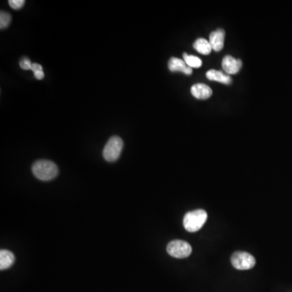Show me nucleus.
I'll use <instances>...</instances> for the list:
<instances>
[{"label": "nucleus", "mask_w": 292, "mask_h": 292, "mask_svg": "<svg viewBox=\"0 0 292 292\" xmlns=\"http://www.w3.org/2000/svg\"><path fill=\"white\" fill-rule=\"evenodd\" d=\"M32 64L31 61L27 58H24L22 60H20V66L24 70H31L32 69Z\"/></svg>", "instance_id": "obj_16"}, {"label": "nucleus", "mask_w": 292, "mask_h": 292, "mask_svg": "<svg viewBox=\"0 0 292 292\" xmlns=\"http://www.w3.org/2000/svg\"><path fill=\"white\" fill-rule=\"evenodd\" d=\"M193 47L196 51L205 55H209L213 50L210 43H209V41H207L205 39H198L195 41V43H193Z\"/></svg>", "instance_id": "obj_12"}, {"label": "nucleus", "mask_w": 292, "mask_h": 292, "mask_svg": "<svg viewBox=\"0 0 292 292\" xmlns=\"http://www.w3.org/2000/svg\"><path fill=\"white\" fill-rule=\"evenodd\" d=\"M9 6L14 9V10H19L20 8L24 6V4H25V1L24 0H10L9 2Z\"/></svg>", "instance_id": "obj_15"}, {"label": "nucleus", "mask_w": 292, "mask_h": 292, "mask_svg": "<svg viewBox=\"0 0 292 292\" xmlns=\"http://www.w3.org/2000/svg\"><path fill=\"white\" fill-rule=\"evenodd\" d=\"M34 77L36 79L43 80L44 78V72L43 71H36L34 72Z\"/></svg>", "instance_id": "obj_18"}, {"label": "nucleus", "mask_w": 292, "mask_h": 292, "mask_svg": "<svg viewBox=\"0 0 292 292\" xmlns=\"http://www.w3.org/2000/svg\"><path fill=\"white\" fill-rule=\"evenodd\" d=\"M224 39H225V31L223 28H217L211 32L209 35V43L213 51H218L223 50L224 47Z\"/></svg>", "instance_id": "obj_7"}, {"label": "nucleus", "mask_w": 292, "mask_h": 292, "mask_svg": "<svg viewBox=\"0 0 292 292\" xmlns=\"http://www.w3.org/2000/svg\"><path fill=\"white\" fill-rule=\"evenodd\" d=\"M184 60L186 64L190 67L191 68H199L202 65V61L198 57L194 55H189L187 53H184Z\"/></svg>", "instance_id": "obj_13"}, {"label": "nucleus", "mask_w": 292, "mask_h": 292, "mask_svg": "<svg viewBox=\"0 0 292 292\" xmlns=\"http://www.w3.org/2000/svg\"><path fill=\"white\" fill-rule=\"evenodd\" d=\"M166 251L173 258H186L191 255L193 249L189 243L176 239L168 243Z\"/></svg>", "instance_id": "obj_5"}, {"label": "nucleus", "mask_w": 292, "mask_h": 292, "mask_svg": "<svg viewBox=\"0 0 292 292\" xmlns=\"http://www.w3.org/2000/svg\"><path fill=\"white\" fill-rule=\"evenodd\" d=\"M206 212L203 209L190 211L184 217V227L189 232H197L204 226L206 222Z\"/></svg>", "instance_id": "obj_2"}, {"label": "nucleus", "mask_w": 292, "mask_h": 292, "mask_svg": "<svg viewBox=\"0 0 292 292\" xmlns=\"http://www.w3.org/2000/svg\"><path fill=\"white\" fill-rule=\"evenodd\" d=\"M191 93L193 97L197 99L205 100L208 99L213 94V90L209 87V85L205 84L199 83L193 85L191 88Z\"/></svg>", "instance_id": "obj_8"}, {"label": "nucleus", "mask_w": 292, "mask_h": 292, "mask_svg": "<svg viewBox=\"0 0 292 292\" xmlns=\"http://www.w3.org/2000/svg\"><path fill=\"white\" fill-rule=\"evenodd\" d=\"M11 21H12L11 15L6 12H1L0 13V28L4 29V28H8Z\"/></svg>", "instance_id": "obj_14"}, {"label": "nucleus", "mask_w": 292, "mask_h": 292, "mask_svg": "<svg viewBox=\"0 0 292 292\" xmlns=\"http://www.w3.org/2000/svg\"><path fill=\"white\" fill-rule=\"evenodd\" d=\"M168 67L171 71H181L186 75H191L193 73V69L186 64L185 60L178 58H171L169 60Z\"/></svg>", "instance_id": "obj_9"}, {"label": "nucleus", "mask_w": 292, "mask_h": 292, "mask_svg": "<svg viewBox=\"0 0 292 292\" xmlns=\"http://www.w3.org/2000/svg\"><path fill=\"white\" fill-rule=\"evenodd\" d=\"M32 174L40 180L49 181L58 175L59 169L56 164L49 160H39L32 164Z\"/></svg>", "instance_id": "obj_1"}, {"label": "nucleus", "mask_w": 292, "mask_h": 292, "mask_svg": "<svg viewBox=\"0 0 292 292\" xmlns=\"http://www.w3.org/2000/svg\"><path fill=\"white\" fill-rule=\"evenodd\" d=\"M15 262V256L12 251L8 250L0 251V270H7L13 265Z\"/></svg>", "instance_id": "obj_11"}, {"label": "nucleus", "mask_w": 292, "mask_h": 292, "mask_svg": "<svg viewBox=\"0 0 292 292\" xmlns=\"http://www.w3.org/2000/svg\"><path fill=\"white\" fill-rule=\"evenodd\" d=\"M206 77L210 81H217V82L226 84V85L232 83V79L229 75L223 73V71L214 70V69H211L207 71Z\"/></svg>", "instance_id": "obj_10"}, {"label": "nucleus", "mask_w": 292, "mask_h": 292, "mask_svg": "<svg viewBox=\"0 0 292 292\" xmlns=\"http://www.w3.org/2000/svg\"><path fill=\"white\" fill-rule=\"evenodd\" d=\"M124 147V142L119 136H112L105 144L102 151V155L107 162H115L120 158L122 150Z\"/></svg>", "instance_id": "obj_3"}, {"label": "nucleus", "mask_w": 292, "mask_h": 292, "mask_svg": "<svg viewBox=\"0 0 292 292\" xmlns=\"http://www.w3.org/2000/svg\"><path fill=\"white\" fill-rule=\"evenodd\" d=\"M231 262L233 267L239 270H250L256 265L253 256L246 251H235L231 257Z\"/></svg>", "instance_id": "obj_4"}, {"label": "nucleus", "mask_w": 292, "mask_h": 292, "mask_svg": "<svg viewBox=\"0 0 292 292\" xmlns=\"http://www.w3.org/2000/svg\"><path fill=\"white\" fill-rule=\"evenodd\" d=\"M31 70L33 71V73L36 72V71H43V67H42L40 64H39V63H32V69H31Z\"/></svg>", "instance_id": "obj_17"}, {"label": "nucleus", "mask_w": 292, "mask_h": 292, "mask_svg": "<svg viewBox=\"0 0 292 292\" xmlns=\"http://www.w3.org/2000/svg\"><path fill=\"white\" fill-rule=\"evenodd\" d=\"M222 67L227 75H234L239 72L242 67V61L231 55H226L222 62Z\"/></svg>", "instance_id": "obj_6"}]
</instances>
